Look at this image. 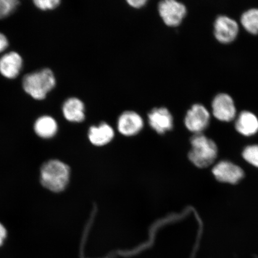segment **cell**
Masks as SVG:
<instances>
[{
    "label": "cell",
    "instance_id": "6da1fadb",
    "mask_svg": "<svg viewBox=\"0 0 258 258\" xmlns=\"http://www.w3.org/2000/svg\"><path fill=\"white\" fill-rule=\"evenodd\" d=\"M70 177L69 167L57 160L48 161L41 170L42 184L51 191H63L69 182Z\"/></svg>",
    "mask_w": 258,
    "mask_h": 258
},
{
    "label": "cell",
    "instance_id": "7a4b0ae2",
    "mask_svg": "<svg viewBox=\"0 0 258 258\" xmlns=\"http://www.w3.org/2000/svg\"><path fill=\"white\" fill-rule=\"evenodd\" d=\"M191 150L188 157L191 162L200 168L208 167L214 162L218 155L215 142L203 134H195L191 140Z\"/></svg>",
    "mask_w": 258,
    "mask_h": 258
},
{
    "label": "cell",
    "instance_id": "3957f363",
    "mask_svg": "<svg viewBox=\"0 0 258 258\" xmlns=\"http://www.w3.org/2000/svg\"><path fill=\"white\" fill-rule=\"evenodd\" d=\"M55 85L54 74L47 69L28 74L23 80L25 91L32 98L37 100L46 98L47 93L53 89Z\"/></svg>",
    "mask_w": 258,
    "mask_h": 258
},
{
    "label": "cell",
    "instance_id": "277c9868",
    "mask_svg": "<svg viewBox=\"0 0 258 258\" xmlns=\"http://www.w3.org/2000/svg\"><path fill=\"white\" fill-rule=\"evenodd\" d=\"M186 6L176 0H163L158 4V12L164 24L175 28L182 23L187 15Z\"/></svg>",
    "mask_w": 258,
    "mask_h": 258
},
{
    "label": "cell",
    "instance_id": "5b68a950",
    "mask_svg": "<svg viewBox=\"0 0 258 258\" xmlns=\"http://www.w3.org/2000/svg\"><path fill=\"white\" fill-rule=\"evenodd\" d=\"M213 27V33L215 39L222 44L233 43L239 34L240 27L238 22L228 15L217 16Z\"/></svg>",
    "mask_w": 258,
    "mask_h": 258
},
{
    "label": "cell",
    "instance_id": "8992f818",
    "mask_svg": "<svg viewBox=\"0 0 258 258\" xmlns=\"http://www.w3.org/2000/svg\"><path fill=\"white\" fill-rule=\"evenodd\" d=\"M211 114L204 105L196 103L186 111L184 124L188 130L195 134H202L211 122Z\"/></svg>",
    "mask_w": 258,
    "mask_h": 258
},
{
    "label": "cell",
    "instance_id": "52a82bcc",
    "mask_svg": "<svg viewBox=\"0 0 258 258\" xmlns=\"http://www.w3.org/2000/svg\"><path fill=\"white\" fill-rule=\"evenodd\" d=\"M212 114L218 120L230 122L237 117V108L233 97L222 92L216 95L211 103Z\"/></svg>",
    "mask_w": 258,
    "mask_h": 258
},
{
    "label": "cell",
    "instance_id": "ba28073f",
    "mask_svg": "<svg viewBox=\"0 0 258 258\" xmlns=\"http://www.w3.org/2000/svg\"><path fill=\"white\" fill-rule=\"evenodd\" d=\"M117 129L125 137H134L143 130L144 121L136 111L128 110L121 113L117 120Z\"/></svg>",
    "mask_w": 258,
    "mask_h": 258
},
{
    "label": "cell",
    "instance_id": "9c48e42d",
    "mask_svg": "<svg viewBox=\"0 0 258 258\" xmlns=\"http://www.w3.org/2000/svg\"><path fill=\"white\" fill-rule=\"evenodd\" d=\"M150 127L157 134H164L172 130L173 117L169 109L166 107L154 108L148 114Z\"/></svg>",
    "mask_w": 258,
    "mask_h": 258
},
{
    "label": "cell",
    "instance_id": "30bf717a",
    "mask_svg": "<svg viewBox=\"0 0 258 258\" xmlns=\"http://www.w3.org/2000/svg\"><path fill=\"white\" fill-rule=\"evenodd\" d=\"M212 172L219 181L231 184L238 183L244 176L243 170L240 167L227 161H222L216 164Z\"/></svg>",
    "mask_w": 258,
    "mask_h": 258
},
{
    "label": "cell",
    "instance_id": "8fae6325",
    "mask_svg": "<svg viewBox=\"0 0 258 258\" xmlns=\"http://www.w3.org/2000/svg\"><path fill=\"white\" fill-rule=\"evenodd\" d=\"M235 128L244 137H251L258 132V117L249 110L241 111L235 118Z\"/></svg>",
    "mask_w": 258,
    "mask_h": 258
},
{
    "label": "cell",
    "instance_id": "7c38bea8",
    "mask_svg": "<svg viewBox=\"0 0 258 258\" xmlns=\"http://www.w3.org/2000/svg\"><path fill=\"white\" fill-rule=\"evenodd\" d=\"M22 67V57L18 53L12 51L0 58V73L6 78H16Z\"/></svg>",
    "mask_w": 258,
    "mask_h": 258
},
{
    "label": "cell",
    "instance_id": "4fadbf2b",
    "mask_svg": "<svg viewBox=\"0 0 258 258\" xmlns=\"http://www.w3.org/2000/svg\"><path fill=\"white\" fill-rule=\"evenodd\" d=\"M114 135V129L105 122H101L98 125H93L88 132L90 143L97 147L104 146L110 143Z\"/></svg>",
    "mask_w": 258,
    "mask_h": 258
},
{
    "label": "cell",
    "instance_id": "5bb4252c",
    "mask_svg": "<svg viewBox=\"0 0 258 258\" xmlns=\"http://www.w3.org/2000/svg\"><path fill=\"white\" fill-rule=\"evenodd\" d=\"M62 112L66 120L72 122H81L85 120V105L82 100L70 98L63 103Z\"/></svg>",
    "mask_w": 258,
    "mask_h": 258
},
{
    "label": "cell",
    "instance_id": "9a60e30c",
    "mask_svg": "<svg viewBox=\"0 0 258 258\" xmlns=\"http://www.w3.org/2000/svg\"><path fill=\"white\" fill-rule=\"evenodd\" d=\"M34 130L38 136L43 138H50L57 133V124L56 120L50 116H43L35 121Z\"/></svg>",
    "mask_w": 258,
    "mask_h": 258
},
{
    "label": "cell",
    "instance_id": "2e32d148",
    "mask_svg": "<svg viewBox=\"0 0 258 258\" xmlns=\"http://www.w3.org/2000/svg\"><path fill=\"white\" fill-rule=\"evenodd\" d=\"M240 22L248 33L258 35V8H251L242 13Z\"/></svg>",
    "mask_w": 258,
    "mask_h": 258
},
{
    "label": "cell",
    "instance_id": "e0dca14e",
    "mask_svg": "<svg viewBox=\"0 0 258 258\" xmlns=\"http://www.w3.org/2000/svg\"><path fill=\"white\" fill-rule=\"evenodd\" d=\"M17 0H0V19L7 17L17 8Z\"/></svg>",
    "mask_w": 258,
    "mask_h": 258
},
{
    "label": "cell",
    "instance_id": "ac0fdd59",
    "mask_svg": "<svg viewBox=\"0 0 258 258\" xmlns=\"http://www.w3.org/2000/svg\"><path fill=\"white\" fill-rule=\"evenodd\" d=\"M243 157L251 165L258 167V145H250L245 148Z\"/></svg>",
    "mask_w": 258,
    "mask_h": 258
},
{
    "label": "cell",
    "instance_id": "d6986e66",
    "mask_svg": "<svg viewBox=\"0 0 258 258\" xmlns=\"http://www.w3.org/2000/svg\"><path fill=\"white\" fill-rule=\"evenodd\" d=\"M34 5L42 11L56 9L60 5V0H35Z\"/></svg>",
    "mask_w": 258,
    "mask_h": 258
},
{
    "label": "cell",
    "instance_id": "ffe728a7",
    "mask_svg": "<svg viewBox=\"0 0 258 258\" xmlns=\"http://www.w3.org/2000/svg\"><path fill=\"white\" fill-rule=\"evenodd\" d=\"M126 2L131 8L140 9L146 6L148 1L147 0H127Z\"/></svg>",
    "mask_w": 258,
    "mask_h": 258
},
{
    "label": "cell",
    "instance_id": "44dd1931",
    "mask_svg": "<svg viewBox=\"0 0 258 258\" xmlns=\"http://www.w3.org/2000/svg\"><path fill=\"white\" fill-rule=\"evenodd\" d=\"M9 42L4 34L0 32V53L5 51L8 47Z\"/></svg>",
    "mask_w": 258,
    "mask_h": 258
},
{
    "label": "cell",
    "instance_id": "7402d4cb",
    "mask_svg": "<svg viewBox=\"0 0 258 258\" xmlns=\"http://www.w3.org/2000/svg\"><path fill=\"white\" fill-rule=\"evenodd\" d=\"M7 235V231H6V228L1 223H0V246L4 242L5 238Z\"/></svg>",
    "mask_w": 258,
    "mask_h": 258
}]
</instances>
